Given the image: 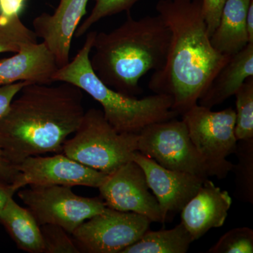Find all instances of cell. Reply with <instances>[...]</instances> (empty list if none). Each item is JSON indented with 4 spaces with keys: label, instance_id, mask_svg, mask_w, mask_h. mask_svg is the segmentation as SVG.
I'll use <instances>...</instances> for the list:
<instances>
[{
    "label": "cell",
    "instance_id": "d4e9b609",
    "mask_svg": "<svg viewBox=\"0 0 253 253\" xmlns=\"http://www.w3.org/2000/svg\"><path fill=\"white\" fill-rule=\"evenodd\" d=\"M42 238L43 253H80L79 249L67 231L56 224L40 226Z\"/></svg>",
    "mask_w": 253,
    "mask_h": 253
},
{
    "label": "cell",
    "instance_id": "6da1fadb",
    "mask_svg": "<svg viewBox=\"0 0 253 253\" xmlns=\"http://www.w3.org/2000/svg\"><path fill=\"white\" fill-rule=\"evenodd\" d=\"M202 5V0H159L156 6L170 41L166 62L154 71L148 86L155 94L170 96L172 109L179 115L198 104L231 58L211 44Z\"/></svg>",
    "mask_w": 253,
    "mask_h": 253
},
{
    "label": "cell",
    "instance_id": "8fae6325",
    "mask_svg": "<svg viewBox=\"0 0 253 253\" xmlns=\"http://www.w3.org/2000/svg\"><path fill=\"white\" fill-rule=\"evenodd\" d=\"M106 207L147 217L151 222H163L157 199L149 191L146 174L134 161L108 174L98 188Z\"/></svg>",
    "mask_w": 253,
    "mask_h": 253
},
{
    "label": "cell",
    "instance_id": "30bf717a",
    "mask_svg": "<svg viewBox=\"0 0 253 253\" xmlns=\"http://www.w3.org/2000/svg\"><path fill=\"white\" fill-rule=\"evenodd\" d=\"M15 167L19 172L11 184L15 192L31 185L84 186L98 189L108 175L63 154L30 156Z\"/></svg>",
    "mask_w": 253,
    "mask_h": 253
},
{
    "label": "cell",
    "instance_id": "7a4b0ae2",
    "mask_svg": "<svg viewBox=\"0 0 253 253\" xmlns=\"http://www.w3.org/2000/svg\"><path fill=\"white\" fill-rule=\"evenodd\" d=\"M30 83L13 100L0 120V147L11 164L30 156L62 152L84 111L83 90L71 83Z\"/></svg>",
    "mask_w": 253,
    "mask_h": 253
},
{
    "label": "cell",
    "instance_id": "9a60e30c",
    "mask_svg": "<svg viewBox=\"0 0 253 253\" xmlns=\"http://www.w3.org/2000/svg\"><path fill=\"white\" fill-rule=\"evenodd\" d=\"M58 68L44 42L32 44L14 56L0 60V86L20 81L51 84Z\"/></svg>",
    "mask_w": 253,
    "mask_h": 253
},
{
    "label": "cell",
    "instance_id": "4316f807",
    "mask_svg": "<svg viewBox=\"0 0 253 253\" xmlns=\"http://www.w3.org/2000/svg\"><path fill=\"white\" fill-rule=\"evenodd\" d=\"M31 82L20 81L0 86V120L9 110L11 103L23 86Z\"/></svg>",
    "mask_w": 253,
    "mask_h": 253
},
{
    "label": "cell",
    "instance_id": "ac0fdd59",
    "mask_svg": "<svg viewBox=\"0 0 253 253\" xmlns=\"http://www.w3.org/2000/svg\"><path fill=\"white\" fill-rule=\"evenodd\" d=\"M1 224L18 249L29 253H43L42 238L39 224L28 208L19 206L13 197L0 212Z\"/></svg>",
    "mask_w": 253,
    "mask_h": 253
},
{
    "label": "cell",
    "instance_id": "ba28073f",
    "mask_svg": "<svg viewBox=\"0 0 253 253\" xmlns=\"http://www.w3.org/2000/svg\"><path fill=\"white\" fill-rule=\"evenodd\" d=\"M151 221L136 213L106 207L71 234L81 253H121L148 230Z\"/></svg>",
    "mask_w": 253,
    "mask_h": 253
},
{
    "label": "cell",
    "instance_id": "4fadbf2b",
    "mask_svg": "<svg viewBox=\"0 0 253 253\" xmlns=\"http://www.w3.org/2000/svg\"><path fill=\"white\" fill-rule=\"evenodd\" d=\"M89 1L60 0L52 14L42 13L33 20V31L54 56L59 68L70 61L73 38Z\"/></svg>",
    "mask_w": 253,
    "mask_h": 253
},
{
    "label": "cell",
    "instance_id": "8992f818",
    "mask_svg": "<svg viewBox=\"0 0 253 253\" xmlns=\"http://www.w3.org/2000/svg\"><path fill=\"white\" fill-rule=\"evenodd\" d=\"M137 151L163 168L205 179H224L234 165L215 164L205 160L191 141L185 123L176 118L145 126L139 133Z\"/></svg>",
    "mask_w": 253,
    "mask_h": 253
},
{
    "label": "cell",
    "instance_id": "cb8c5ba5",
    "mask_svg": "<svg viewBox=\"0 0 253 253\" xmlns=\"http://www.w3.org/2000/svg\"><path fill=\"white\" fill-rule=\"evenodd\" d=\"M208 253H253V231L249 227L231 229L221 236Z\"/></svg>",
    "mask_w": 253,
    "mask_h": 253
},
{
    "label": "cell",
    "instance_id": "3957f363",
    "mask_svg": "<svg viewBox=\"0 0 253 253\" xmlns=\"http://www.w3.org/2000/svg\"><path fill=\"white\" fill-rule=\"evenodd\" d=\"M170 31L161 16L134 19L130 11L113 31L96 32L89 61L106 85L129 96L142 92L141 78L163 67L167 58Z\"/></svg>",
    "mask_w": 253,
    "mask_h": 253
},
{
    "label": "cell",
    "instance_id": "603a6c76",
    "mask_svg": "<svg viewBox=\"0 0 253 253\" xmlns=\"http://www.w3.org/2000/svg\"><path fill=\"white\" fill-rule=\"evenodd\" d=\"M94 6L90 14L78 26L74 37L80 38L88 33L93 26L103 18L129 11L131 8L140 0H92Z\"/></svg>",
    "mask_w": 253,
    "mask_h": 253
},
{
    "label": "cell",
    "instance_id": "83f0119b",
    "mask_svg": "<svg viewBox=\"0 0 253 253\" xmlns=\"http://www.w3.org/2000/svg\"><path fill=\"white\" fill-rule=\"evenodd\" d=\"M18 173L19 172L14 165L11 164L5 158L2 150L0 147V181L11 184Z\"/></svg>",
    "mask_w": 253,
    "mask_h": 253
},
{
    "label": "cell",
    "instance_id": "4dcf8cb0",
    "mask_svg": "<svg viewBox=\"0 0 253 253\" xmlns=\"http://www.w3.org/2000/svg\"><path fill=\"white\" fill-rule=\"evenodd\" d=\"M246 30L249 43H253V0L249 5L246 15Z\"/></svg>",
    "mask_w": 253,
    "mask_h": 253
},
{
    "label": "cell",
    "instance_id": "d6986e66",
    "mask_svg": "<svg viewBox=\"0 0 253 253\" xmlns=\"http://www.w3.org/2000/svg\"><path fill=\"white\" fill-rule=\"evenodd\" d=\"M192 238L181 223L171 229L148 230L121 253H186Z\"/></svg>",
    "mask_w": 253,
    "mask_h": 253
},
{
    "label": "cell",
    "instance_id": "52a82bcc",
    "mask_svg": "<svg viewBox=\"0 0 253 253\" xmlns=\"http://www.w3.org/2000/svg\"><path fill=\"white\" fill-rule=\"evenodd\" d=\"M18 196L27 206L40 226L56 224L68 234L84 221L104 211L106 204L98 198H86L73 192L71 186L31 185Z\"/></svg>",
    "mask_w": 253,
    "mask_h": 253
},
{
    "label": "cell",
    "instance_id": "9c48e42d",
    "mask_svg": "<svg viewBox=\"0 0 253 253\" xmlns=\"http://www.w3.org/2000/svg\"><path fill=\"white\" fill-rule=\"evenodd\" d=\"M191 141L206 161L219 165H230L226 160L234 154L236 111L232 108L220 111L196 104L181 115Z\"/></svg>",
    "mask_w": 253,
    "mask_h": 253
},
{
    "label": "cell",
    "instance_id": "44dd1931",
    "mask_svg": "<svg viewBox=\"0 0 253 253\" xmlns=\"http://www.w3.org/2000/svg\"><path fill=\"white\" fill-rule=\"evenodd\" d=\"M38 37L28 28L20 16L5 18L0 15V54L18 53L23 48L38 43Z\"/></svg>",
    "mask_w": 253,
    "mask_h": 253
},
{
    "label": "cell",
    "instance_id": "f1b7e54d",
    "mask_svg": "<svg viewBox=\"0 0 253 253\" xmlns=\"http://www.w3.org/2000/svg\"><path fill=\"white\" fill-rule=\"evenodd\" d=\"M26 0H0V15L5 18L19 16Z\"/></svg>",
    "mask_w": 253,
    "mask_h": 253
},
{
    "label": "cell",
    "instance_id": "5bb4252c",
    "mask_svg": "<svg viewBox=\"0 0 253 253\" xmlns=\"http://www.w3.org/2000/svg\"><path fill=\"white\" fill-rule=\"evenodd\" d=\"M232 199L229 193L206 179L181 211V223L193 241L199 240L208 231L224 225Z\"/></svg>",
    "mask_w": 253,
    "mask_h": 253
},
{
    "label": "cell",
    "instance_id": "e0dca14e",
    "mask_svg": "<svg viewBox=\"0 0 253 253\" xmlns=\"http://www.w3.org/2000/svg\"><path fill=\"white\" fill-rule=\"evenodd\" d=\"M253 0H226L220 21L210 38L218 52L231 56L249 43L246 30V15Z\"/></svg>",
    "mask_w": 253,
    "mask_h": 253
},
{
    "label": "cell",
    "instance_id": "f546056e",
    "mask_svg": "<svg viewBox=\"0 0 253 253\" xmlns=\"http://www.w3.org/2000/svg\"><path fill=\"white\" fill-rule=\"evenodd\" d=\"M15 193L16 192L11 187V184L0 181V212L6 206L10 198L14 196Z\"/></svg>",
    "mask_w": 253,
    "mask_h": 253
},
{
    "label": "cell",
    "instance_id": "5b68a950",
    "mask_svg": "<svg viewBox=\"0 0 253 253\" xmlns=\"http://www.w3.org/2000/svg\"><path fill=\"white\" fill-rule=\"evenodd\" d=\"M74 134L63 144V154L104 174H111L132 161L137 151L139 134L119 132L100 109L85 111Z\"/></svg>",
    "mask_w": 253,
    "mask_h": 253
},
{
    "label": "cell",
    "instance_id": "2e32d148",
    "mask_svg": "<svg viewBox=\"0 0 253 253\" xmlns=\"http://www.w3.org/2000/svg\"><path fill=\"white\" fill-rule=\"evenodd\" d=\"M253 77V43L233 55L213 78L198 104L212 109L236 94L249 78Z\"/></svg>",
    "mask_w": 253,
    "mask_h": 253
},
{
    "label": "cell",
    "instance_id": "484cf974",
    "mask_svg": "<svg viewBox=\"0 0 253 253\" xmlns=\"http://www.w3.org/2000/svg\"><path fill=\"white\" fill-rule=\"evenodd\" d=\"M202 1L203 15L208 36L211 38L219 25L226 0H202Z\"/></svg>",
    "mask_w": 253,
    "mask_h": 253
},
{
    "label": "cell",
    "instance_id": "7c38bea8",
    "mask_svg": "<svg viewBox=\"0 0 253 253\" xmlns=\"http://www.w3.org/2000/svg\"><path fill=\"white\" fill-rule=\"evenodd\" d=\"M132 161L139 165L144 171L149 189L159 204L163 224L168 214L181 212L190 200L197 194L206 179L189 173L163 168L154 160L139 151L133 154Z\"/></svg>",
    "mask_w": 253,
    "mask_h": 253
},
{
    "label": "cell",
    "instance_id": "7402d4cb",
    "mask_svg": "<svg viewBox=\"0 0 253 253\" xmlns=\"http://www.w3.org/2000/svg\"><path fill=\"white\" fill-rule=\"evenodd\" d=\"M234 96L236 99V139H253V77L248 78Z\"/></svg>",
    "mask_w": 253,
    "mask_h": 253
},
{
    "label": "cell",
    "instance_id": "ffe728a7",
    "mask_svg": "<svg viewBox=\"0 0 253 253\" xmlns=\"http://www.w3.org/2000/svg\"><path fill=\"white\" fill-rule=\"evenodd\" d=\"M234 154L238 162L231 172L235 175L236 192L239 199L253 204V139L239 140Z\"/></svg>",
    "mask_w": 253,
    "mask_h": 253
},
{
    "label": "cell",
    "instance_id": "277c9868",
    "mask_svg": "<svg viewBox=\"0 0 253 253\" xmlns=\"http://www.w3.org/2000/svg\"><path fill=\"white\" fill-rule=\"evenodd\" d=\"M96 31L86 34L85 42L71 61L58 68L53 82H65L85 91L102 106L104 117L121 133L139 134L152 123L175 118L179 113L172 109L169 95L155 94L138 99L111 89L96 76L89 61Z\"/></svg>",
    "mask_w": 253,
    "mask_h": 253
}]
</instances>
